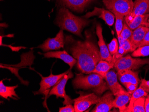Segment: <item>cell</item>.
Masks as SVG:
<instances>
[{"label":"cell","mask_w":149,"mask_h":112,"mask_svg":"<svg viewBox=\"0 0 149 112\" xmlns=\"http://www.w3.org/2000/svg\"><path fill=\"white\" fill-rule=\"evenodd\" d=\"M84 41H76L71 36H67L65 43L73 57L77 60L78 70L84 74L92 73L101 61L100 51L91 32L86 31Z\"/></svg>","instance_id":"1"},{"label":"cell","mask_w":149,"mask_h":112,"mask_svg":"<svg viewBox=\"0 0 149 112\" xmlns=\"http://www.w3.org/2000/svg\"><path fill=\"white\" fill-rule=\"evenodd\" d=\"M91 21L74 15L68 9L63 7L59 9L56 23L62 30H66L80 37L84 27L89 25Z\"/></svg>","instance_id":"2"},{"label":"cell","mask_w":149,"mask_h":112,"mask_svg":"<svg viewBox=\"0 0 149 112\" xmlns=\"http://www.w3.org/2000/svg\"><path fill=\"white\" fill-rule=\"evenodd\" d=\"M104 79L96 73H90L87 75L76 74V77L72 81L74 87L76 89L91 90L98 96L101 95L109 89Z\"/></svg>","instance_id":"3"},{"label":"cell","mask_w":149,"mask_h":112,"mask_svg":"<svg viewBox=\"0 0 149 112\" xmlns=\"http://www.w3.org/2000/svg\"><path fill=\"white\" fill-rule=\"evenodd\" d=\"M146 64H149V58L141 59L132 58L130 55L122 57L115 63L114 67L117 71L137 70Z\"/></svg>","instance_id":"4"},{"label":"cell","mask_w":149,"mask_h":112,"mask_svg":"<svg viewBox=\"0 0 149 112\" xmlns=\"http://www.w3.org/2000/svg\"><path fill=\"white\" fill-rule=\"evenodd\" d=\"M73 77V74L70 70L68 73L64 75L51 89L49 94L47 95V98H49L52 95H55L56 96L57 98H64V101L63 102L64 105L72 104L74 103L73 100H72L69 96L66 94L65 90V86L67 82L69 79Z\"/></svg>","instance_id":"5"},{"label":"cell","mask_w":149,"mask_h":112,"mask_svg":"<svg viewBox=\"0 0 149 112\" xmlns=\"http://www.w3.org/2000/svg\"><path fill=\"white\" fill-rule=\"evenodd\" d=\"M79 96L74 99V107L76 112H83L86 111L91 105L97 104L99 101L100 97L95 93H85L78 92Z\"/></svg>","instance_id":"6"},{"label":"cell","mask_w":149,"mask_h":112,"mask_svg":"<svg viewBox=\"0 0 149 112\" xmlns=\"http://www.w3.org/2000/svg\"><path fill=\"white\" fill-rule=\"evenodd\" d=\"M106 8L110 11H115L126 16L131 13L134 6L133 1L127 0H103Z\"/></svg>","instance_id":"7"},{"label":"cell","mask_w":149,"mask_h":112,"mask_svg":"<svg viewBox=\"0 0 149 112\" xmlns=\"http://www.w3.org/2000/svg\"><path fill=\"white\" fill-rule=\"evenodd\" d=\"M70 70H68L64 73L59 75H53L51 73V75L47 77H43L41 74H39L41 77V81L40 83V88L38 91L35 92V95L37 94H44L46 97V100H47V95L49 94L50 90L51 88H52L66 74L68 73Z\"/></svg>","instance_id":"8"},{"label":"cell","mask_w":149,"mask_h":112,"mask_svg":"<svg viewBox=\"0 0 149 112\" xmlns=\"http://www.w3.org/2000/svg\"><path fill=\"white\" fill-rule=\"evenodd\" d=\"M65 40L63 30H61L54 38H48L42 44L38 47L44 52H48L52 50H57L64 47Z\"/></svg>","instance_id":"9"},{"label":"cell","mask_w":149,"mask_h":112,"mask_svg":"<svg viewBox=\"0 0 149 112\" xmlns=\"http://www.w3.org/2000/svg\"><path fill=\"white\" fill-rule=\"evenodd\" d=\"M114 96V95L111 91L106 92L103 96L100 97L99 101L95 107L92 110V112H109L113 107Z\"/></svg>","instance_id":"10"},{"label":"cell","mask_w":149,"mask_h":112,"mask_svg":"<svg viewBox=\"0 0 149 112\" xmlns=\"http://www.w3.org/2000/svg\"><path fill=\"white\" fill-rule=\"evenodd\" d=\"M97 16L104 21L106 24L109 26H112L114 22L115 18L114 15L110 11L107 10L103 8L95 7L92 11L87 13L85 15L83 16L84 18L88 19L92 17Z\"/></svg>","instance_id":"11"},{"label":"cell","mask_w":149,"mask_h":112,"mask_svg":"<svg viewBox=\"0 0 149 112\" xmlns=\"http://www.w3.org/2000/svg\"><path fill=\"white\" fill-rule=\"evenodd\" d=\"M96 34L98 38V44L99 47L101 60L106 61H113V58L110 54L108 47L105 44L102 35V28L100 24H98L96 27Z\"/></svg>","instance_id":"12"},{"label":"cell","mask_w":149,"mask_h":112,"mask_svg":"<svg viewBox=\"0 0 149 112\" xmlns=\"http://www.w3.org/2000/svg\"><path fill=\"white\" fill-rule=\"evenodd\" d=\"M118 75L113 70L108 72L104 79L107 83L108 87L113 93L114 96L120 93L126 92L124 88L119 83L117 79Z\"/></svg>","instance_id":"13"},{"label":"cell","mask_w":149,"mask_h":112,"mask_svg":"<svg viewBox=\"0 0 149 112\" xmlns=\"http://www.w3.org/2000/svg\"><path fill=\"white\" fill-rule=\"evenodd\" d=\"M139 74L138 72L128 70L118 71L117 75L119 81L124 85L131 83L138 86L140 82Z\"/></svg>","instance_id":"14"},{"label":"cell","mask_w":149,"mask_h":112,"mask_svg":"<svg viewBox=\"0 0 149 112\" xmlns=\"http://www.w3.org/2000/svg\"><path fill=\"white\" fill-rule=\"evenodd\" d=\"M42 54L44 58H55L62 60L65 63L69 65L71 70L74 66L77 64V61L76 58L73 57L65 51H48Z\"/></svg>","instance_id":"15"},{"label":"cell","mask_w":149,"mask_h":112,"mask_svg":"<svg viewBox=\"0 0 149 112\" xmlns=\"http://www.w3.org/2000/svg\"><path fill=\"white\" fill-rule=\"evenodd\" d=\"M149 14V0H136L131 13L125 16V19H130L135 16Z\"/></svg>","instance_id":"16"},{"label":"cell","mask_w":149,"mask_h":112,"mask_svg":"<svg viewBox=\"0 0 149 112\" xmlns=\"http://www.w3.org/2000/svg\"><path fill=\"white\" fill-rule=\"evenodd\" d=\"M93 0H61V3L65 7L72 10L82 12Z\"/></svg>","instance_id":"17"},{"label":"cell","mask_w":149,"mask_h":112,"mask_svg":"<svg viewBox=\"0 0 149 112\" xmlns=\"http://www.w3.org/2000/svg\"><path fill=\"white\" fill-rule=\"evenodd\" d=\"M125 20L132 31H134L141 26H146L149 27V14L136 16L131 19H125Z\"/></svg>","instance_id":"18"},{"label":"cell","mask_w":149,"mask_h":112,"mask_svg":"<svg viewBox=\"0 0 149 112\" xmlns=\"http://www.w3.org/2000/svg\"><path fill=\"white\" fill-rule=\"evenodd\" d=\"M149 30V27L141 26L133 31V34L130 40L136 50L139 48L140 44L143 41Z\"/></svg>","instance_id":"19"},{"label":"cell","mask_w":149,"mask_h":112,"mask_svg":"<svg viewBox=\"0 0 149 112\" xmlns=\"http://www.w3.org/2000/svg\"><path fill=\"white\" fill-rule=\"evenodd\" d=\"M113 101V107L118 108L120 112H125L126 109V105L129 102L131 95L128 91L119 93L115 96Z\"/></svg>","instance_id":"20"},{"label":"cell","mask_w":149,"mask_h":112,"mask_svg":"<svg viewBox=\"0 0 149 112\" xmlns=\"http://www.w3.org/2000/svg\"><path fill=\"white\" fill-rule=\"evenodd\" d=\"M115 63L113 61L109 62L101 60L96 65L92 73H97L104 79L108 72L114 66Z\"/></svg>","instance_id":"21"},{"label":"cell","mask_w":149,"mask_h":112,"mask_svg":"<svg viewBox=\"0 0 149 112\" xmlns=\"http://www.w3.org/2000/svg\"><path fill=\"white\" fill-rule=\"evenodd\" d=\"M3 80L0 82V96L6 99H8V98H11L14 99L19 98L18 96L16 93L15 89L18 87V85L14 86H7L4 85Z\"/></svg>","instance_id":"22"},{"label":"cell","mask_w":149,"mask_h":112,"mask_svg":"<svg viewBox=\"0 0 149 112\" xmlns=\"http://www.w3.org/2000/svg\"><path fill=\"white\" fill-rule=\"evenodd\" d=\"M147 95H148V93L147 92H146L140 86L131 95L129 104L126 107L125 112H132L134 102L139 98L143 97H146Z\"/></svg>","instance_id":"23"},{"label":"cell","mask_w":149,"mask_h":112,"mask_svg":"<svg viewBox=\"0 0 149 112\" xmlns=\"http://www.w3.org/2000/svg\"><path fill=\"white\" fill-rule=\"evenodd\" d=\"M111 12L113 13L115 17V19H116L115 29H116L117 35H120L121 31L123 30V22L124 17V16L121 14H119V13L115 11H112Z\"/></svg>","instance_id":"24"},{"label":"cell","mask_w":149,"mask_h":112,"mask_svg":"<svg viewBox=\"0 0 149 112\" xmlns=\"http://www.w3.org/2000/svg\"><path fill=\"white\" fill-rule=\"evenodd\" d=\"M145 97H141L136 100L133 104L132 112H145Z\"/></svg>","instance_id":"25"},{"label":"cell","mask_w":149,"mask_h":112,"mask_svg":"<svg viewBox=\"0 0 149 112\" xmlns=\"http://www.w3.org/2000/svg\"><path fill=\"white\" fill-rule=\"evenodd\" d=\"M148 56H149V45L139 47L133 51L132 54V56L134 57H145Z\"/></svg>","instance_id":"26"},{"label":"cell","mask_w":149,"mask_h":112,"mask_svg":"<svg viewBox=\"0 0 149 112\" xmlns=\"http://www.w3.org/2000/svg\"><path fill=\"white\" fill-rule=\"evenodd\" d=\"M110 54L114 56L118 52L119 49V43L117 38H113L111 42L107 45Z\"/></svg>","instance_id":"27"},{"label":"cell","mask_w":149,"mask_h":112,"mask_svg":"<svg viewBox=\"0 0 149 112\" xmlns=\"http://www.w3.org/2000/svg\"><path fill=\"white\" fill-rule=\"evenodd\" d=\"M133 31L129 27V26L125 22L123 24V27L120 33V35L125 40L130 38L133 34Z\"/></svg>","instance_id":"28"},{"label":"cell","mask_w":149,"mask_h":112,"mask_svg":"<svg viewBox=\"0 0 149 112\" xmlns=\"http://www.w3.org/2000/svg\"><path fill=\"white\" fill-rule=\"evenodd\" d=\"M123 47L124 50L125 55L127 54L128 53L134 51L135 50H136L130 42V39H128L124 41V43Z\"/></svg>","instance_id":"29"},{"label":"cell","mask_w":149,"mask_h":112,"mask_svg":"<svg viewBox=\"0 0 149 112\" xmlns=\"http://www.w3.org/2000/svg\"><path fill=\"white\" fill-rule=\"evenodd\" d=\"M124 86L126 87L128 93L131 95H132L134 93V92L138 88H137L138 86V85L131 83H127Z\"/></svg>","instance_id":"30"},{"label":"cell","mask_w":149,"mask_h":112,"mask_svg":"<svg viewBox=\"0 0 149 112\" xmlns=\"http://www.w3.org/2000/svg\"><path fill=\"white\" fill-rule=\"evenodd\" d=\"M59 112H75L74 107L72 104H67L66 106L59 108Z\"/></svg>","instance_id":"31"},{"label":"cell","mask_w":149,"mask_h":112,"mask_svg":"<svg viewBox=\"0 0 149 112\" xmlns=\"http://www.w3.org/2000/svg\"><path fill=\"white\" fill-rule=\"evenodd\" d=\"M140 83V86L147 92V93H149V81H146L144 79H141Z\"/></svg>","instance_id":"32"},{"label":"cell","mask_w":149,"mask_h":112,"mask_svg":"<svg viewBox=\"0 0 149 112\" xmlns=\"http://www.w3.org/2000/svg\"><path fill=\"white\" fill-rule=\"evenodd\" d=\"M148 45H149V30L146 35L143 41L141 42V43L140 44L139 47L142 46H148Z\"/></svg>","instance_id":"33"},{"label":"cell","mask_w":149,"mask_h":112,"mask_svg":"<svg viewBox=\"0 0 149 112\" xmlns=\"http://www.w3.org/2000/svg\"><path fill=\"white\" fill-rule=\"evenodd\" d=\"M145 112H149V95L146 96L145 102Z\"/></svg>","instance_id":"34"},{"label":"cell","mask_w":149,"mask_h":112,"mask_svg":"<svg viewBox=\"0 0 149 112\" xmlns=\"http://www.w3.org/2000/svg\"><path fill=\"white\" fill-rule=\"evenodd\" d=\"M127 1H132V0H127Z\"/></svg>","instance_id":"35"}]
</instances>
